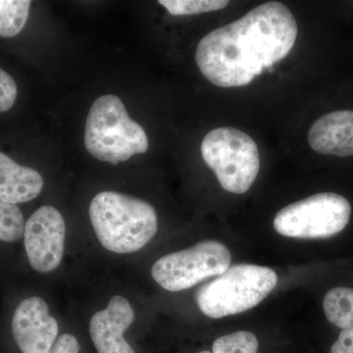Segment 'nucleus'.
Returning a JSON list of instances; mask_svg holds the SVG:
<instances>
[{
	"label": "nucleus",
	"mask_w": 353,
	"mask_h": 353,
	"mask_svg": "<svg viewBox=\"0 0 353 353\" xmlns=\"http://www.w3.org/2000/svg\"><path fill=\"white\" fill-rule=\"evenodd\" d=\"M297 32L285 4L266 2L204 36L196 48L197 66L217 87H243L289 54Z\"/></svg>",
	"instance_id": "nucleus-1"
},
{
	"label": "nucleus",
	"mask_w": 353,
	"mask_h": 353,
	"mask_svg": "<svg viewBox=\"0 0 353 353\" xmlns=\"http://www.w3.org/2000/svg\"><path fill=\"white\" fill-rule=\"evenodd\" d=\"M90 218L99 243L121 254L141 250L158 229L157 212L148 202L115 192L94 197Z\"/></svg>",
	"instance_id": "nucleus-2"
},
{
	"label": "nucleus",
	"mask_w": 353,
	"mask_h": 353,
	"mask_svg": "<svg viewBox=\"0 0 353 353\" xmlns=\"http://www.w3.org/2000/svg\"><path fill=\"white\" fill-rule=\"evenodd\" d=\"M88 153L101 161L117 165L148 150L145 130L131 119L116 95L99 97L88 112L85 130Z\"/></svg>",
	"instance_id": "nucleus-3"
},
{
	"label": "nucleus",
	"mask_w": 353,
	"mask_h": 353,
	"mask_svg": "<svg viewBox=\"0 0 353 353\" xmlns=\"http://www.w3.org/2000/svg\"><path fill=\"white\" fill-rule=\"evenodd\" d=\"M277 283V274L268 267L234 265L197 290V305L214 319L239 314L259 305Z\"/></svg>",
	"instance_id": "nucleus-4"
},
{
	"label": "nucleus",
	"mask_w": 353,
	"mask_h": 353,
	"mask_svg": "<svg viewBox=\"0 0 353 353\" xmlns=\"http://www.w3.org/2000/svg\"><path fill=\"white\" fill-rule=\"evenodd\" d=\"M201 154L223 189L232 194H245L259 175V148L240 130L218 128L209 132L202 141Z\"/></svg>",
	"instance_id": "nucleus-5"
},
{
	"label": "nucleus",
	"mask_w": 353,
	"mask_h": 353,
	"mask_svg": "<svg viewBox=\"0 0 353 353\" xmlns=\"http://www.w3.org/2000/svg\"><path fill=\"white\" fill-rule=\"evenodd\" d=\"M350 216L352 205L347 199L322 192L281 209L274 219V228L288 238L328 239L347 226Z\"/></svg>",
	"instance_id": "nucleus-6"
},
{
	"label": "nucleus",
	"mask_w": 353,
	"mask_h": 353,
	"mask_svg": "<svg viewBox=\"0 0 353 353\" xmlns=\"http://www.w3.org/2000/svg\"><path fill=\"white\" fill-rule=\"evenodd\" d=\"M231 261V252L226 245L219 241H204L158 259L152 275L163 289L180 292L206 279L220 276L229 268Z\"/></svg>",
	"instance_id": "nucleus-7"
},
{
	"label": "nucleus",
	"mask_w": 353,
	"mask_h": 353,
	"mask_svg": "<svg viewBox=\"0 0 353 353\" xmlns=\"http://www.w3.org/2000/svg\"><path fill=\"white\" fill-rule=\"evenodd\" d=\"M65 234L64 218L57 208L44 205L34 211L26 222L24 231L26 252L34 270L50 273L59 266Z\"/></svg>",
	"instance_id": "nucleus-8"
},
{
	"label": "nucleus",
	"mask_w": 353,
	"mask_h": 353,
	"mask_svg": "<svg viewBox=\"0 0 353 353\" xmlns=\"http://www.w3.org/2000/svg\"><path fill=\"white\" fill-rule=\"evenodd\" d=\"M12 334L22 353H50L57 340L58 323L43 299L28 297L14 313Z\"/></svg>",
	"instance_id": "nucleus-9"
},
{
	"label": "nucleus",
	"mask_w": 353,
	"mask_h": 353,
	"mask_svg": "<svg viewBox=\"0 0 353 353\" xmlns=\"http://www.w3.org/2000/svg\"><path fill=\"white\" fill-rule=\"evenodd\" d=\"M134 320V309L125 297L114 296L108 306L92 316L90 333L99 353H136L124 339Z\"/></svg>",
	"instance_id": "nucleus-10"
},
{
	"label": "nucleus",
	"mask_w": 353,
	"mask_h": 353,
	"mask_svg": "<svg viewBox=\"0 0 353 353\" xmlns=\"http://www.w3.org/2000/svg\"><path fill=\"white\" fill-rule=\"evenodd\" d=\"M309 145L323 155H353V111H334L322 116L309 129Z\"/></svg>",
	"instance_id": "nucleus-11"
},
{
	"label": "nucleus",
	"mask_w": 353,
	"mask_h": 353,
	"mask_svg": "<svg viewBox=\"0 0 353 353\" xmlns=\"http://www.w3.org/2000/svg\"><path fill=\"white\" fill-rule=\"evenodd\" d=\"M43 188V179L38 171L22 166L0 152V201L15 205L31 201Z\"/></svg>",
	"instance_id": "nucleus-12"
},
{
	"label": "nucleus",
	"mask_w": 353,
	"mask_h": 353,
	"mask_svg": "<svg viewBox=\"0 0 353 353\" xmlns=\"http://www.w3.org/2000/svg\"><path fill=\"white\" fill-rule=\"evenodd\" d=\"M323 308L329 322L341 330L353 332V290L334 288L323 299Z\"/></svg>",
	"instance_id": "nucleus-13"
},
{
	"label": "nucleus",
	"mask_w": 353,
	"mask_h": 353,
	"mask_svg": "<svg viewBox=\"0 0 353 353\" xmlns=\"http://www.w3.org/2000/svg\"><path fill=\"white\" fill-rule=\"evenodd\" d=\"M31 1L0 0V37L17 36L27 23Z\"/></svg>",
	"instance_id": "nucleus-14"
},
{
	"label": "nucleus",
	"mask_w": 353,
	"mask_h": 353,
	"mask_svg": "<svg viewBox=\"0 0 353 353\" xmlns=\"http://www.w3.org/2000/svg\"><path fill=\"white\" fill-rule=\"evenodd\" d=\"M25 219L15 204L0 201V241L13 243L24 234Z\"/></svg>",
	"instance_id": "nucleus-15"
},
{
	"label": "nucleus",
	"mask_w": 353,
	"mask_h": 353,
	"mask_svg": "<svg viewBox=\"0 0 353 353\" xmlns=\"http://www.w3.org/2000/svg\"><path fill=\"white\" fill-rule=\"evenodd\" d=\"M161 4L174 16L196 15L212 12L228 6L227 0H160Z\"/></svg>",
	"instance_id": "nucleus-16"
},
{
	"label": "nucleus",
	"mask_w": 353,
	"mask_h": 353,
	"mask_svg": "<svg viewBox=\"0 0 353 353\" xmlns=\"http://www.w3.org/2000/svg\"><path fill=\"white\" fill-rule=\"evenodd\" d=\"M259 347L255 334L239 331L218 338L213 343L212 353H257Z\"/></svg>",
	"instance_id": "nucleus-17"
},
{
	"label": "nucleus",
	"mask_w": 353,
	"mask_h": 353,
	"mask_svg": "<svg viewBox=\"0 0 353 353\" xmlns=\"http://www.w3.org/2000/svg\"><path fill=\"white\" fill-rule=\"evenodd\" d=\"M17 92V85L12 77L0 68V112H6L13 108Z\"/></svg>",
	"instance_id": "nucleus-18"
},
{
	"label": "nucleus",
	"mask_w": 353,
	"mask_h": 353,
	"mask_svg": "<svg viewBox=\"0 0 353 353\" xmlns=\"http://www.w3.org/2000/svg\"><path fill=\"white\" fill-rule=\"evenodd\" d=\"M80 345L73 334H63L58 338L50 353H79Z\"/></svg>",
	"instance_id": "nucleus-19"
},
{
	"label": "nucleus",
	"mask_w": 353,
	"mask_h": 353,
	"mask_svg": "<svg viewBox=\"0 0 353 353\" xmlns=\"http://www.w3.org/2000/svg\"><path fill=\"white\" fill-rule=\"evenodd\" d=\"M330 353H353V332L343 330L334 341Z\"/></svg>",
	"instance_id": "nucleus-20"
},
{
	"label": "nucleus",
	"mask_w": 353,
	"mask_h": 353,
	"mask_svg": "<svg viewBox=\"0 0 353 353\" xmlns=\"http://www.w3.org/2000/svg\"><path fill=\"white\" fill-rule=\"evenodd\" d=\"M199 353H211V352H199Z\"/></svg>",
	"instance_id": "nucleus-21"
}]
</instances>
